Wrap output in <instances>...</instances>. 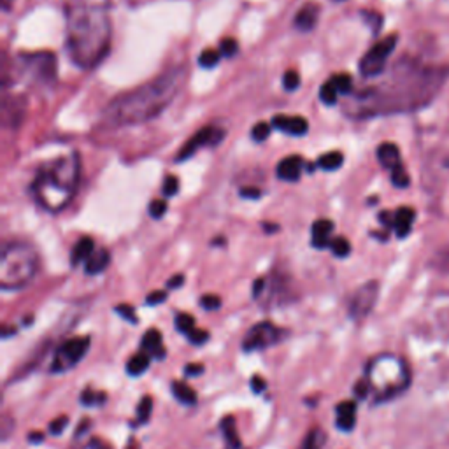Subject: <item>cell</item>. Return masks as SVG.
<instances>
[{
	"mask_svg": "<svg viewBox=\"0 0 449 449\" xmlns=\"http://www.w3.org/2000/svg\"><path fill=\"white\" fill-rule=\"evenodd\" d=\"M448 67H427L418 62H397L386 81L362 90L346 104L353 118L409 112L429 104L446 83Z\"/></svg>",
	"mask_w": 449,
	"mask_h": 449,
	"instance_id": "obj_1",
	"label": "cell"
},
{
	"mask_svg": "<svg viewBox=\"0 0 449 449\" xmlns=\"http://www.w3.org/2000/svg\"><path fill=\"white\" fill-rule=\"evenodd\" d=\"M67 18V53L81 69H93L111 48L108 0H63Z\"/></svg>",
	"mask_w": 449,
	"mask_h": 449,
	"instance_id": "obj_2",
	"label": "cell"
},
{
	"mask_svg": "<svg viewBox=\"0 0 449 449\" xmlns=\"http://www.w3.org/2000/svg\"><path fill=\"white\" fill-rule=\"evenodd\" d=\"M185 67H174L137 90L119 95L105 108V122L116 126L151 122L174 102L185 84Z\"/></svg>",
	"mask_w": 449,
	"mask_h": 449,
	"instance_id": "obj_3",
	"label": "cell"
},
{
	"mask_svg": "<svg viewBox=\"0 0 449 449\" xmlns=\"http://www.w3.org/2000/svg\"><path fill=\"white\" fill-rule=\"evenodd\" d=\"M81 176L77 153L65 155L42 165L30 186L35 202L48 213H60L74 199Z\"/></svg>",
	"mask_w": 449,
	"mask_h": 449,
	"instance_id": "obj_4",
	"label": "cell"
},
{
	"mask_svg": "<svg viewBox=\"0 0 449 449\" xmlns=\"http://www.w3.org/2000/svg\"><path fill=\"white\" fill-rule=\"evenodd\" d=\"M363 379L369 384L370 395L376 402H386L408 390L411 384V370L401 356L381 353L367 363Z\"/></svg>",
	"mask_w": 449,
	"mask_h": 449,
	"instance_id": "obj_5",
	"label": "cell"
},
{
	"mask_svg": "<svg viewBox=\"0 0 449 449\" xmlns=\"http://www.w3.org/2000/svg\"><path fill=\"white\" fill-rule=\"evenodd\" d=\"M39 268V253L32 244L13 240L2 247L0 286L4 292L21 289L34 279Z\"/></svg>",
	"mask_w": 449,
	"mask_h": 449,
	"instance_id": "obj_6",
	"label": "cell"
},
{
	"mask_svg": "<svg viewBox=\"0 0 449 449\" xmlns=\"http://www.w3.org/2000/svg\"><path fill=\"white\" fill-rule=\"evenodd\" d=\"M20 65L37 83L51 84L56 79V58L51 51L21 53Z\"/></svg>",
	"mask_w": 449,
	"mask_h": 449,
	"instance_id": "obj_7",
	"label": "cell"
},
{
	"mask_svg": "<svg viewBox=\"0 0 449 449\" xmlns=\"http://www.w3.org/2000/svg\"><path fill=\"white\" fill-rule=\"evenodd\" d=\"M397 35H386L372 46L360 60V74L363 77H377L386 69V62L397 46Z\"/></svg>",
	"mask_w": 449,
	"mask_h": 449,
	"instance_id": "obj_8",
	"label": "cell"
},
{
	"mask_svg": "<svg viewBox=\"0 0 449 449\" xmlns=\"http://www.w3.org/2000/svg\"><path fill=\"white\" fill-rule=\"evenodd\" d=\"M88 349H90V337H86V335L65 341L55 351V358L51 362V372L62 374L74 369L86 356Z\"/></svg>",
	"mask_w": 449,
	"mask_h": 449,
	"instance_id": "obj_9",
	"label": "cell"
},
{
	"mask_svg": "<svg viewBox=\"0 0 449 449\" xmlns=\"http://www.w3.org/2000/svg\"><path fill=\"white\" fill-rule=\"evenodd\" d=\"M379 299V282L367 281L351 295L348 304V314L353 321H362L372 313Z\"/></svg>",
	"mask_w": 449,
	"mask_h": 449,
	"instance_id": "obj_10",
	"label": "cell"
},
{
	"mask_svg": "<svg viewBox=\"0 0 449 449\" xmlns=\"http://www.w3.org/2000/svg\"><path fill=\"white\" fill-rule=\"evenodd\" d=\"M281 339V328L272 325L271 321H260V323H256L254 327H251L249 330H247L246 337H244L242 341V349L247 353L261 351V349L275 346Z\"/></svg>",
	"mask_w": 449,
	"mask_h": 449,
	"instance_id": "obj_11",
	"label": "cell"
},
{
	"mask_svg": "<svg viewBox=\"0 0 449 449\" xmlns=\"http://www.w3.org/2000/svg\"><path fill=\"white\" fill-rule=\"evenodd\" d=\"M225 132L221 129H216V126H204L199 132L193 134L192 139L181 148L179 155L176 157V162H183L188 160L190 157L195 155L197 150H200L202 146H218V144L223 141Z\"/></svg>",
	"mask_w": 449,
	"mask_h": 449,
	"instance_id": "obj_12",
	"label": "cell"
},
{
	"mask_svg": "<svg viewBox=\"0 0 449 449\" xmlns=\"http://www.w3.org/2000/svg\"><path fill=\"white\" fill-rule=\"evenodd\" d=\"M272 125L278 130H282L288 136H304L309 130V123L302 116H286V115H275L272 118Z\"/></svg>",
	"mask_w": 449,
	"mask_h": 449,
	"instance_id": "obj_13",
	"label": "cell"
},
{
	"mask_svg": "<svg viewBox=\"0 0 449 449\" xmlns=\"http://www.w3.org/2000/svg\"><path fill=\"white\" fill-rule=\"evenodd\" d=\"M302 169H304L302 157L292 155V157H286V158H282L281 162H279L278 167H275V176H278L281 181L295 183L300 179Z\"/></svg>",
	"mask_w": 449,
	"mask_h": 449,
	"instance_id": "obj_14",
	"label": "cell"
},
{
	"mask_svg": "<svg viewBox=\"0 0 449 449\" xmlns=\"http://www.w3.org/2000/svg\"><path fill=\"white\" fill-rule=\"evenodd\" d=\"M318 20H320V6L314 2L304 4L299 9V13L293 18V25L299 28L300 32H311L316 27Z\"/></svg>",
	"mask_w": 449,
	"mask_h": 449,
	"instance_id": "obj_15",
	"label": "cell"
},
{
	"mask_svg": "<svg viewBox=\"0 0 449 449\" xmlns=\"http://www.w3.org/2000/svg\"><path fill=\"white\" fill-rule=\"evenodd\" d=\"M335 415H337V419H335V427L342 432H351L356 425V404L351 401L341 402V404L335 408Z\"/></svg>",
	"mask_w": 449,
	"mask_h": 449,
	"instance_id": "obj_16",
	"label": "cell"
},
{
	"mask_svg": "<svg viewBox=\"0 0 449 449\" xmlns=\"http://www.w3.org/2000/svg\"><path fill=\"white\" fill-rule=\"evenodd\" d=\"M141 351H144L146 355H150L151 358H164L165 356V346L162 334L155 328L148 330L143 337V344H141Z\"/></svg>",
	"mask_w": 449,
	"mask_h": 449,
	"instance_id": "obj_17",
	"label": "cell"
},
{
	"mask_svg": "<svg viewBox=\"0 0 449 449\" xmlns=\"http://www.w3.org/2000/svg\"><path fill=\"white\" fill-rule=\"evenodd\" d=\"M334 232V223L330 220H318L313 223V235H311V242L316 249H325L330 247V235Z\"/></svg>",
	"mask_w": 449,
	"mask_h": 449,
	"instance_id": "obj_18",
	"label": "cell"
},
{
	"mask_svg": "<svg viewBox=\"0 0 449 449\" xmlns=\"http://www.w3.org/2000/svg\"><path fill=\"white\" fill-rule=\"evenodd\" d=\"M377 160H379V164L383 165L384 169H390V171H393L395 167L402 165L401 150H398L397 144H393V143L379 144V148H377Z\"/></svg>",
	"mask_w": 449,
	"mask_h": 449,
	"instance_id": "obj_19",
	"label": "cell"
},
{
	"mask_svg": "<svg viewBox=\"0 0 449 449\" xmlns=\"http://www.w3.org/2000/svg\"><path fill=\"white\" fill-rule=\"evenodd\" d=\"M109 263H111V253H109L108 249H104V247H100V249L95 251V253L84 261V272H86L88 275H97L100 274V272H104L105 268L109 267Z\"/></svg>",
	"mask_w": 449,
	"mask_h": 449,
	"instance_id": "obj_20",
	"label": "cell"
},
{
	"mask_svg": "<svg viewBox=\"0 0 449 449\" xmlns=\"http://www.w3.org/2000/svg\"><path fill=\"white\" fill-rule=\"evenodd\" d=\"M412 223H415V211L411 207H401L393 214V228L398 237H405L411 232Z\"/></svg>",
	"mask_w": 449,
	"mask_h": 449,
	"instance_id": "obj_21",
	"label": "cell"
},
{
	"mask_svg": "<svg viewBox=\"0 0 449 449\" xmlns=\"http://www.w3.org/2000/svg\"><path fill=\"white\" fill-rule=\"evenodd\" d=\"M95 253V242L91 237H83V239L77 240V244L74 246L72 253H70V263L79 265L81 261H86L91 254Z\"/></svg>",
	"mask_w": 449,
	"mask_h": 449,
	"instance_id": "obj_22",
	"label": "cell"
},
{
	"mask_svg": "<svg viewBox=\"0 0 449 449\" xmlns=\"http://www.w3.org/2000/svg\"><path fill=\"white\" fill-rule=\"evenodd\" d=\"M172 393L185 405H195L197 401H199L195 390L188 383H185V381H174L172 383Z\"/></svg>",
	"mask_w": 449,
	"mask_h": 449,
	"instance_id": "obj_23",
	"label": "cell"
},
{
	"mask_svg": "<svg viewBox=\"0 0 449 449\" xmlns=\"http://www.w3.org/2000/svg\"><path fill=\"white\" fill-rule=\"evenodd\" d=\"M150 362H151V356L146 355L144 351H139L137 355H134L132 358L129 360V363H126V372L134 377L141 376V374H144L148 370Z\"/></svg>",
	"mask_w": 449,
	"mask_h": 449,
	"instance_id": "obj_24",
	"label": "cell"
},
{
	"mask_svg": "<svg viewBox=\"0 0 449 449\" xmlns=\"http://www.w3.org/2000/svg\"><path fill=\"white\" fill-rule=\"evenodd\" d=\"M342 162H344V155L341 153V151H328V153L321 155L320 158H318L316 165L320 169H323V171H337V169L342 167Z\"/></svg>",
	"mask_w": 449,
	"mask_h": 449,
	"instance_id": "obj_25",
	"label": "cell"
},
{
	"mask_svg": "<svg viewBox=\"0 0 449 449\" xmlns=\"http://www.w3.org/2000/svg\"><path fill=\"white\" fill-rule=\"evenodd\" d=\"M221 430H223V436L226 444H228L230 449H239L240 448V439H239V434H237L235 429V422H233L232 416L225 418L221 422Z\"/></svg>",
	"mask_w": 449,
	"mask_h": 449,
	"instance_id": "obj_26",
	"label": "cell"
},
{
	"mask_svg": "<svg viewBox=\"0 0 449 449\" xmlns=\"http://www.w3.org/2000/svg\"><path fill=\"white\" fill-rule=\"evenodd\" d=\"M327 443V436L321 429H313L307 432L306 439L300 444V449H323Z\"/></svg>",
	"mask_w": 449,
	"mask_h": 449,
	"instance_id": "obj_27",
	"label": "cell"
},
{
	"mask_svg": "<svg viewBox=\"0 0 449 449\" xmlns=\"http://www.w3.org/2000/svg\"><path fill=\"white\" fill-rule=\"evenodd\" d=\"M330 83L334 84V88L337 90L339 95H349L353 90V79L349 74H335L332 76Z\"/></svg>",
	"mask_w": 449,
	"mask_h": 449,
	"instance_id": "obj_28",
	"label": "cell"
},
{
	"mask_svg": "<svg viewBox=\"0 0 449 449\" xmlns=\"http://www.w3.org/2000/svg\"><path fill=\"white\" fill-rule=\"evenodd\" d=\"M221 58L220 49H213V48H206L202 53L199 55V65L204 67V69H211V67H216L218 62Z\"/></svg>",
	"mask_w": 449,
	"mask_h": 449,
	"instance_id": "obj_29",
	"label": "cell"
},
{
	"mask_svg": "<svg viewBox=\"0 0 449 449\" xmlns=\"http://www.w3.org/2000/svg\"><path fill=\"white\" fill-rule=\"evenodd\" d=\"M176 328L188 337V335L195 330V320H193L192 314L188 313L178 314V316H176Z\"/></svg>",
	"mask_w": 449,
	"mask_h": 449,
	"instance_id": "obj_30",
	"label": "cell"
},
{
	"mask_svg": "<svg viewBox=\"0 0 449 449\" xmlns=\"http://www.w3.org/2000/svg\"><path fill=\"white\" fill-rule=\"evenodd\" d=\"M330 249L337 258H346L351 253V244H349L346 237H335L330 242Z\"/></svg>",
	"mask_w": 449,
	"mask_h": 449,
	"instance_id": "obj_31",
	"label": "cell"
},
{
	"mask_svg": "<svg viewBox=\"0 0 449 449\" xmlns=\"http://www.w3.org/2000/svg\"><path fill=\"white\" fill-rule=\"evenodd\" d=\"M337 90L334 88V84L328 81V83H325L323 86L320 88V98L323 104L327 105H335L337 104Z\"/></svg>",
	"mask_w": 449,
	"mask_h": 449,
	"instance_id": "obj_32",
	"label": "cell"
},
{
	"mask_svg": "<svg viewBox=\"0 0 449 449\" xmlns=\"http://www.w3.org/2000/svg\"><path fill=\"white\" fill-rule=\"evenodd\" d=\"M391 183H393L397 188H408L411 179H409L408 171L404 169V165H398V167H395L393 171H391Z\"/></svg>",
	"mask_w": 449,
	"mask_h": 449,
	"instance_id": "obj_33",
	"label": "cell"
},
{
	"mask_svg": "<svg viewBox=\"0 0 449 449\" xmlns=\"http://www.w3.org/2000/svg\"><path fill=\"white\" fill-rule=\"evenodd\" d=\"M151 411H153V401L151 397H144L143 401L139 402V408H137V423H146L150 419Z\"/></svg>",
	"mask_w": 449,
	"mask_h": 449,
	"instance_id": "obj_34",
	"label": "cell"
},
{
	"mask_svg": "<svg viewBox=\"0 0 449 449\" xmlns=\"http://www.w3.org/2000/svg\"><path fill=\"white\" fill-rule=\"evenodd\" d=\"M268 136H271V126L265 122L256 123V125L251 129V139H253L254 143H263V141L268 139Z\"/></svg>",
	"mask_w": 449,
	"mask_h": 449,
	"instance_id": "obj_35",
	"label": "cell"
},
{
	"mask_svg": "<svg viewBox=\"0 0 449 449\" xmlns=\"http://www.w3.org/2000/svg\"><path fill=\"white\" fill-rule=\"evenodd\" d=\"M220 53L221 56H225V58H232V56H235L237 53H239V44H237L235 39L232 37L223 39V41L220 42Z\"/></svg>",
	"mask_w": 449,
	"mask_h": 449,
	"instance_id": "obj_36",
	"label": "cell"
},
{
	"mask_svg": "<svg viewBox=\"0 0 449 449\" xmlns=\"http://www.w3.org/2000/svg\"><path fill=\"white\" fill-rule=\"evenodd\" d=\"M282 86H285L286 91H295L299 90L300 86V76L297 70H288L282 77Z\"/></svg>",
	"mask_w": 449,
	"mask_h": 449,
	"instance_id": "obj_37",
	"label": "cell"
},
{
	"mask_svg": "<svg viewBox=\"0 0 449 449\" xmlns=\"http://www.w3.org/2000/svg\"><path fill=\"white\" fill-rule=\"evenodd\" d=\"M81 402H83L84 405H100L102 402H105V395L100 393V391H83V395H81Z\"/></svg>",
	"mask_w": 449,
	"mask_h": 449,
	"instance_id": "obj_38",
	"label": "cell"
},
{
	"mask_svg": "<svg viewBox=\"0 0 449 449\" xmlns=\"http://www.w3.org/2000/svg\"><path fill=\"white\" fill-rule=\"evenodd\" d=\"M165 197H174L179 192V179L176 176H167L164 181V188H162Z\"/></svg>",
	"mask_w": 449,
	"mask_h": 449,
	"instance_id": "obj_39",
	"label": "cell"
},
{
	"mask_svg": "<svg viewBox=\"0 0 449 449\" xmlns=\"http://www.w3.org/2000/svg\"><path fill=\"white\" fill-rule=\"evenodd\" d=\"M200 306H202L206 311H216L221 307V299L218 295H211V293H207V295H204L202 299H200Z\"/></svg>",
	"mask_w": 449,
	"mask_h": 449,
	"instance_id": "obj_40",
	"label": "cell"
},
{
	"mask_svg": "<svg viewBox=\"0 0 449 449\" xmlns=\"http://www.w3.org/2000/svg\"><path fill=\"white\" fill-rule=\"evenodd\" d=\"M165 213H167V202L165 200H153L150 204V216L155 218V220H160Z\"/></svg>",
	"mask_w": 449,
	"mask_h": 449,
	"instance_id": "obj_41",
	"label": "cell"
},
{
	"mask_svg": "<svg viewBox=\"0 0 449 449\" xmlns=\"http://www.w3.org/2000/svg\"><path fill=\"white\" fill-rule=\"evenodd\" d=\"M116 313L123 318V320L130 321V323H137V316L136 311H134L132 306H126V304H122V306H116Z\"/></svg>",
	"mask_w": 449,
	"mask_h": 449,
	"instance_id": "obj_42",
	"label": "cell"
},
{
	"mask_svg": "<svg viewBox=\"0 0 449 449\" xmlns=\"http://www.w3.org/2000/svg\"><path fill=\"white\" fill-rule=\"evenodd\" d=\"M363 18H365L367 23L370 25V28H372L374 34H377V32L381 30V25H383V18H381V14L377 13H362Z\"/></svg>",
	"mask_w": 449,
	"mask_h": 449,
	"instance_id": "obj_43",
	"label": "cell"
},
{
	"mask_svg": "<svg viewBox=\"0 0 449 449\" xmlns=\"http://www.w3.org/2000/svg\"><path fill=\"white\" fill-rule=\"evenodd\" d=\"M67 423H69L67 416H60V418H56L55 422H51V425H49V432H51L53 436H60V434L65 430Z\"/></svg>",
	"mask_w": 449,
	"mask_h": 449,
	"instance_id": "obj_44",
	"label": "cell"
},
{
	"mask_svg": "<svg viewBox=\"0 0 449 449\" xmlns=\"http://www.w3.org/2000/svg\"><path fill=\"white\" fill-rule=\"evenodd\" d=\"M188 339L193 342V344H204V342L209 341V334H207L206 330H200V328H195V330H193L192 334L188 335Z\"/></svg>",
	"mask_w": 449,
	"mask_h": 449,
	"instance_id": "obj_45",
	"label": "cell"
},
{
	"mask_svg": "<svg viewBox=\"0 0 449 449\" xmlns=\"http://www.w3.org/2000/svg\"><path fill=\"white\" fill-rule=\"evenodd\" d=\"M239 193L246 200H256L261 197V192L258 188H254V186H244V188H240Z\"/></svg>",
	"mask_w": 449,
	"mask_h": 449,
	"instance_id": "obj_46",
	"label": "cell"
},
{
	"mask_svg": "<svg viewBox=\"0 0 449 449\" xmlns=\"http://www.w3.org/2000/svg\"><path fill=\"white\" fill-rule=\"evenodd\" d=\"M167 300V292H153L148 295L146 304L148 306H158V304H164Z\"/></svg>",
	"mask_w": 449,
	"mask_h": 449,
	"instance_id": "obj_47",
	"label": "cell"
},
{
	"mask_svg": "<svg viewBox=\"0 0 449 449\" xmlns=\"http://www.w3.org/2000/svg\"><path fill=\"white\" fill-rule=\"evenodd\" d=\"M183 285H185V275H183V274L172 275V278L167 281V288L169 289H178V288H181Z\"/></svg>",
	"mask_w": 449,
	"mask_h": 449,
	"instance_id": "obj_48",
	"label": "cell"
},
{
	"mask_svg": "<svg viewBox=\"0 0 449 449\" xmlns=\"http://www.w3.org/2000/svg\"><path fill=\"white\" fill-rule=\"evenodd\" d=\"M204 372V365L202 363H188L185 369L186 376H200Z\"/></svg>",
	"mask_w": 449,
	"mask_h": 449,
	"instance_id": "obj_49",
	"label": "cell"
},
{
	"mask_svg": "<svg viewBox=\"0 0 449 449\" xmlns=\"http://www.w3.org/2000/svg\"><path fill=\"white\" fill-rule=\"evenodd\" d=\"M265 386H267V384H265V381L261 379L260 376L251 377V390H253L254 393H261V391L265 390Z\"/></svg>",
	"mask_w": 449,
	"mask_h": 449,
	"instance_id": "obj_50",
	"label": "cell"
},
{
	"mask_svg": "<svg viewBox=\"0 0 449 449\" xmlns=\"http://www.w3.org/2000/svg\"><path fill=\"white\" fill-rule=\"evenodd\" d=\"M81 449H109V446L105 443H102L100 439H91L90 443L84 444Z\"/></svg>",
	"mask_w": 449,
	"mask_h": 449,
	"instance_id": "obj_51",
	"label": "cell"
},
{
	"mask_svg": "<svg viewBox=\"0 0 449 449\" xmlns=\"http://www.w3.org/2000/svg\"><path fill=\"white\" fill-rule=\"evenodd\" d=\"M379 221L383 225H386L388 228H393V214L388 213V211H384V213L379 214Z\"/></svg>",
	"mask_w": 449,
	"mask_h": 449,
	"instance_id": "obj_52",
	"label": "cell"
},
{
	"mask_svg": "<svg viewBox=\"0 0 449 449\" xmlns=\"http://www.w3.org/2000/svg\"><path fill=\"white\" fill-rule=\"evenodd\" d=\"M42 439H44V436H42V434H39V432H34V434H30V436H28V441H32V443H41Z\"/></svg>",
	"mask_w": 449,
	"mask_h": 449,
	"instance_id": "obj_53",
	"label": "cell"
},
{
	"mask_svg": "<svg viewBox=\"0 0 449 449\" xmlns=\"http://www.w3.org/2000/svg\"><path fill=\"white\" fill-rule=\"evenodd\" d=\"M263 230H265V232H267V230H268V233H274V232H278V230H279V226H278V225H271V223H265V225H263Z\"/></svg>",
	"mask_w": 449,
	"mask_h": 449,
	"instance_id": "obj_54",
	"label": "cell"
},
{
	"mask_svg": "<svg viewBox=\"0 0 449 449\" xmlns=\"http://www.w3.org/2000/svg\"><path fill=\"white\" fill-rule=\"evenodd\" d=\"M335 2H344V0H335Z\"/></svg>",
	"mask_w": 449,
	"mask_h": 449,
	"instance_id": "obj_55",
	"label": "cell"
}]
</instances>
